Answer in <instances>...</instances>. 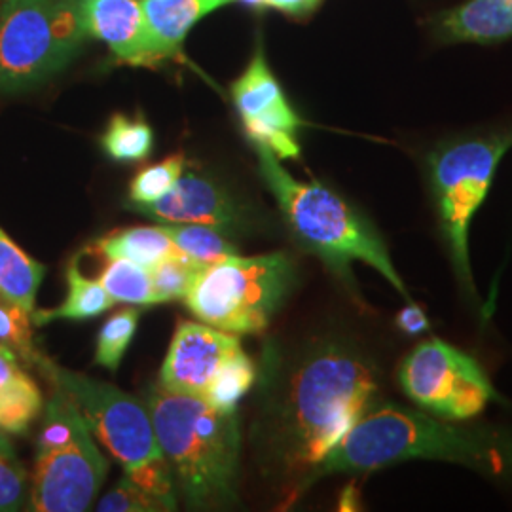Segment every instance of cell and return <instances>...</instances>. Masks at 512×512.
Returning a JSON list of instances; mask_svg holds the SVG:
<instances>
[{
	"mask_svg": "<svg viewBox=\"0 0 512 512\" xmlns=\"http://www.w3.org/2000/svg\"><path fill=\"white\" fill-rule=\"evenodd\" d=\"M256 446L270 475L289 484L293 503L349 429L382 401V366L346 332L311 336L285 357L272 355Z\"/></svg>",
	"mask_w": 512,
	"mask_h": 512,
	"instance_id": "cell-1",
	"label": "cell"
},
{
	"mask_svg": "<svg viewBox=\"0 0 512 512\" xmlns=\"http://www.w3.org/2000/svg\"><path fill=\"white\" fill-rule=\"evenodd\" d=\"M406 461H444L512 484V427L440 420L423 410L378 401L311 473L366 475Z\"/></svg>",
	"mask_w": 512,
	"mask_h": 512,
	"instance_id": "cell-2",
	"label": "cell"
},
{
	"mask_svg": "<svg viewBox=\"0 0 512 512\" xmlns=\"http://www.w3.org/2000/svg\"><path fill=\"white\" fill-rule=\"evenodd\" d=\"M255 148L260 175L298 247L317 256L348 285H353V262H363L382 275L404 302H412L382 234L359 209L319 181L294 179L270 150Z\"/></svg>",
	"mask_w": 512,
	"mask_h": 512,
	"instance_id": "cell-3",
	"label": "cell"
},
{
	"mask_svg": "<svg viewBox=\"0 0 512 512\" xmlns=\"http://www.w3.org/2000/svg\"><path fill=\"white\" fill-rule=\"evenodd\" d=\"M145 404L186 507L219 511L238 503V412H220L200 397L160 384L148 389Z\"/></svg>",
	"mask_w": 512,
	"mask_h": 512,
	"instance_id": "cell-4",
	"label": "cell"
},
{
	"mask_svg": "<svg viewBox=\"0 0 512 512\" xmlns=\"http://www.w3.org/2000/svg\"><path fill=\"white\" fill-rule=\"evenodd\" d=\"M512 148V128L442 143L427 156V181L440 238L463 293L476 300L469 255L471 224L486 200L497 167Z\"/></svg>",
	"mask_w": 512,
	"mask_h": 512,
	"instance_id": "cell-5",
	"label": "cell"
},
{
	"mask_svg": "<svg viewBox=\"0 0 512 512\" xmlns=\"http://www.w3.org/2000/svg\"><path fill=\"white\" fill-rule=\"evenodd\" d=\"M298 283L285 251L232 255L205 266L184 296L188 311L205 325L232 334H260Z\"/></svg>",
	"mask_w": 512,
	"mask_h": 512,
	"instance_id": "cell-6",
	"label": "cell"
},
{
	"mask_svg": "<svg viewBox=\"0 0 512 512\" xmlns=\"http://www.w3.org/2000/svg\"><path fill=\"white\" fill-rule=\"evenodd\" d=\"M88 38L82 0H2L0 93L27 92L50 80Z\"/></svg>",
	"mask_w": 512,
	"mask_h": 512,
	"instance_id": "cell-7",
	"label": "cell"
},
{
	"mask_svg": "<svg viewBox=\"0 0 512 512\" xmlns=\"http://www.w3.org/2000/svg\"><path fill=\"white\" fill-rule=\"evenodd\" d=\"M35 366L78 406L93 437L124 467V475L133 476L164 461L147 404L116 385L57 365L42 353Z\"/></svg>",
	"mask_w": 512,
	"mask_h": 512,
	"instance_id": "cell-8",
	"label": "cell"
},
{
	"mask_svg": "<svg viewBox=\"0 0 512 512\" xmlns=\"http://www.w3.org/2000/svg\"><path fill=\"white\" fill-rule=\"evenodd\" d=\"M397 382L412 403L440 420H475L501 401L475 357L439 338L420 342L404 357Z\"/></svg>",
	"mask_w": 512,
	"mask_h": 512,
	"instance_id": "cell-9",
	"label": "cell"
},
{
	"mask_svg": "<svg viewBox=\"0 0 512 512\" xmlns=\"http://www.w3.org/2000/svg\"><path fill=\"white\" fill-rule=\"evenodd\" d=\"M109 475V461L99 452L92 429L82 421L73 437L52 448H38L29 511L82 512Z\"/></svg>",
	"mask_w": 512,
	"mask_h": 512,
	"instance_id": "cell-10",
	"label": "cell"
},
{
	"mask_svg": "<svg viewBox=\"0 0 512 512\" xmlns=\"http://www.w3.org/2000/svg\"><path fill=\"white\" fill-rule=\"evenodd\" d=\"M232 99L243 131L255 147L270 150L279 160L300 158L298 131L304 122L289 103L260 46L232 84Z\"/></svg>",
	"mask_w": 512,
	"mask_h": 512,
	"instance_id": "cell-11",
	"label": "cell"
},
{
	"mask_svg": "<svg viewBox=\"0 0 512 512\" xmlns=\"http://www.w3.org/2000/svg\"><path fill=\"white\" fill-rule=\"evenodd\" d=\"M241 348L238 334L205 323L179 321L160 370V385L202 399L222 365Z\"/></svg>",
	"mask_w": 512,
	"mask_h": 512,
	"instance_id": "cell-12",
	"label": "cell"
},
{
	"mask_svg": "<svg viewBox=\"0 0 512 512\" xmlns=\"http://www.w3.org/2000/svg\"><path fill=\"white\" fill-rule=\"evenodd\" d=\"M126 207L156 222L205 224L226 232H232L243 220L236 198L222 184L196 171H184L179 183L162 200L148 205L126 203Z\"/></svg>",
	"mask_w": 512,
	"mask_h": 512,
	"instance_id": "cell-13",
	"label": "cell"
},
{
	"mask_svg": "<svg viewBox=\"0 0 512 512\" xmlns=\"http://www.w3.org/2000/svg\"><path fill=\"white\" fill-rule=\"evenodd\" d=\"M90 38L109 46L116 61L131 67H154L147 16L141 0H82Z\"/></svg>",
	"mask_w": 512,
	"mask_h": 512,
	"instance_id": "cell-14",
	"label": "cell"
},
{
	"mask_svg": "<svg viewBox=\"0 0 512 512\" xmlns=\"http://www.w3.org/2000/svg\"><path fill=\"white\" fill-rule=\"evenodd\" d=\"M234 0H141L158 65L177 59L198 21Z\"/></svg>",
	"mask_w": 512,
	"mask_h": 512,
	"instance_id": "cell-15",
	"label": "cell"
},
{
	"mask_svg": "<svg viewBox=\"0 0 512 512\" xmlns=\"http://www.w3.org/2000/svg\"><path fill=\"white\" fill-rule=\"evenodd\" d=\"M446 42H497L512 37V0H467L437 21Z\"/></svg>",
	"mask_w": 512,
	"mask_h": 512,
	"instance_id": "cell-16",
	"label": "cell"
},
{
	"mask_svg": "<svg viewBox=\"0 0 512 512\" xmlns=\"http://www.w3.org/2000/svg\"><path fill=\"white\" fill-rule=\"evenodd\" d=\"M42 412V391L21 370L18 357L0 346V431L25 435Z\"/></svg>",
	"mask_w": 512,
	"mask_h": 512,
	"instance_id": "cell-17",
	"label": "cell"
},
{
	"mask_svg": "<svg viewBox=\"0 0 512 512\" xmlns=\"http://www.w3.org/2000/svg\"><path fill=\"white\" fill-rule=\"evenodd\" d=\"M67 296L54 310H37L31 313L33 327H44L54 321H86L109 311L116 300L110 296L99 279H90L80 270V262L73 258L67 266Z\"/></svg>",
	"mask_w": 512,
	"mask_h": 512,
	"instance_id": "cell-18",
	"label": "cell"
},
{
	"mask_svg": "<svg viewBox=\"0 0 512 512\" xmlns=\"http://www.w3.org/2000/svg\"><path fill=\"white\" fill-rule=\"evenodd\" d=\"M93 251L109 258H128L131 262L143 266V268H154L169 256L183 253L169 236L162 230V226H129L114 230L107 236L95 241Z\"/></svg>",
	"mask_w": 512,
	"mask_h": 512,
	"instance_id": "cell-19",
	"label": "cell"
},
{
	"mask_svg": "<svg viewBox=\"0 0 512 512\" xmlns=\"http://www.w3.org/2000/svg\"><path fill=\"white\" fill-rule=\"evenodd\" d=\"M46 275V266L27 255L14 239L0 228V293L33 313L37 293Z\"/></svg>",
	"mask_w": 512,
	"mask_h": 512,
	"instance_id": "cell-20",
	"label": "cell"
},
{
	"mask_svg": "<svg viewBox=\"0 0 512 512\" xmlns=\"http://www.w3.org/2000/svg\"><path fill=\"white\" fill-rule=\"evenodd\" d=\"M101 148L118 164L143 162L152 154L154 131L143 116L116 112L101 135Z\"/></svg>",
	"mask_w": 512,
	"mask_h": 512,
	"instance_id": "cell-21",
	"label": "cell"
},
{
	"mask_svg": "<svg viewBox=\"0 0 512 512\" xmlns=\"http://www.w3.org/2000/svg\"><path fill=\"white\" fill-rule=\"evenodd\" d=\"M162 230L169 239L190 256L194 262L209 266L226 256L239 255L238 245L228 238L226 230L205 224H177V222H160Z\"/></svg>",
	"mask_w": 512,
	"mask_h": 512,
	"instance_id": "cell-22",
	"label": "cell"
},
{
	"mask_svg": "<svg viewBox=\"0 0 512 512\" xmlns=\"http://www.w3.org/2000/svg\"><path fill=\"white\" fill-rule=\"evenodd\" d=\"M256 380V366L253 359L239 349L219 370L215 380L203 393V401L220 412H238L241 399L251 391Z\"/></svg>",
	"mask_w": 512,
	"mask_h": 512,
	"instance_id": "cell-23",
	"label": "cell"
},
{
	"mask_svg": "<svg viewBox=\"0 0 512 512\" xmlns=\"http://www.w3.org/2000/svg\"><path fill=\"white\" fill-rule=\"evenodd\" d=\"M99 283L116 300L135 306H154L156 294L150 279V270L131 262L128 258H109Z\"/></svg>",
	"mask_w": 512,
	"mask_h": 512,
	"instance_id": "cell-24",
	"label": "cell"
},
{
	"mask_svg": "<svg viewBox=\"0 0 512 512\" xmlns=\"http://www.w3.org/2000/svg\"><path fill=\"white\" fill-rule=\"evenodd\" d=\"M141 313V308L116 311L101 327L95 344V365L103 366L109 372H116L120 368V363L137 332Z\"/></svg>",
	"mask_w": 512,
	"mask_h": 512,
	"instance_id": "cell-25",
	"label": "cell"
},
{
	"mask_svg": "<svg viewBox=\"0 0 512 512\" xmlns=\"http://www.w3.org/2000/svg\"><path fill=\"white\" fill-rule=\"evenodd\" d=\"M186 156L183 152L165 158L160 164L143 167L129 183V203H148L162 200L169 194L186 171Z\"/></svg>",
	"mask_w": 512,
	"mask_h": 512,
	"instance_id": "cell-26",
	"label": "cell"
},
{
	"mask_svg": "<svg viewBox=\"0 0 512 512\" xmlns=\"http://www.w3.org/2000/svg\"><path fill=\"white\" fill-rule=\"evenodd\" d=\"M0 346L27 365H37L40 351L33 342L31 313L4 293H0Z\"/></svg>",
	"mask_w": 512,
	"mask_h": 512,
	"instance_id": "cell-27",
	"label": "cell"
},
{
	"mask_svg": "<svg viewBox=\"0 0 512 512\" xmlns=\"http://www.w3.org/2000/svg\"><path fill=\"white\" fill-rule=\"evenodd\" d=\"M203 268L205 266L194 262L184 253L169 256L154 268H150V279L156 294V302L165 304V302L184 298Z\"/></svg>",
	"mask_w": 512,
	"mask_h": 512,
	"instance_id": "cell-28",
	"label": "cell"
},
{
	"mask_svg": "<svg viewBox=\"0 0 512 512\" xmlns=\"http://www.w3.org/2000/svg\"><path fill=\"white\" fill-rule=\"evenodd\" d=\"M29 495L27 471L21 465L8 433L0 431V512L25 509V505H29Z\"/></svg>",
	"mask_w": 512,
	"mask_h": 512,
	"instance_id": "cell-29",
	"label": "cell"
},
{
	"mask_svg": "<svg viewBox=\"0 0 512 512\" xmlns=\"http://www.w3.org/2000/svg\"><path fill=\"white\" fill-rule=\"evenodd\" d=\"M99 512H158L164 511L162 505L139 488L133 480L124 475L110 490L103 495L95 507Z\"/></svg>",
	"mask_w": 512,
	"mask_h": 512,
	"instance_id": "cell-30",
	"label": "cell"
},
{
	"mask_svg": "<svg viewBox=\"0 0 512 512\" xmlns=\"http://www.w3.org/2000/svg\"><path fill=\"white\" fill-rule=\"evenodd\" d=\"M395 325H397V329L403 332L404 336H410V338H416V336H421V334L431 330L429 317L425 315L423 308L418 306L414 300L406 302L403 310L397 313Z\"/></svg>",
	"mask_w": 512,
	"mask_h": 512,
	"instance_id": "cell-31",
	"label": "cell"
},
{
	"mask_svg": "<svg viewBox=\"0 0 512 512\" xmlns=\"http://www.w3.org/2000/svg\"><path fill=\"white\" fill-rule=\"evenodd\" d=\"M321 0H266V8L281 10L289 16H306Z\"/></svg>",
	"mask_w": 512,
	"mask_h": 512,
	"instance_id": "cell-32",
	"label": "cell"
},
{
	"mask_svg": "<svg viewBox=\"0 0 512 512\" xmlns=\"http://www.w3.org/2000/svg\"><path fill=\"white\" fill-rule=\"evenodd\" d=\"M234 2H239V4L249 6V8H255V10L266 8V0H234Z\"/></svg>",
	"mask_w": 512,
	"mask_h": 512,
	"instance_id": "cell-33",
	"label": "cell"
}]
</instances>
